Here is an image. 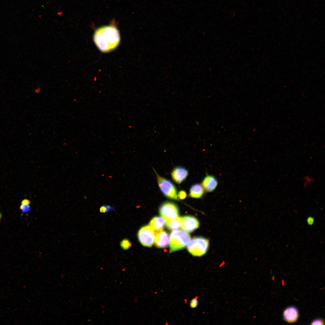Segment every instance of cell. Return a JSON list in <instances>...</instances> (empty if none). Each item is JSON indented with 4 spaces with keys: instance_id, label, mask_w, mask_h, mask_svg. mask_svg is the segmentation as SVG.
<instances>
[{
    "instance_id": "cell-1",
    "label": "cell",
    "mask_w": 325,
    "mask_h": 325,
    "mask_svg": "<svg viewBox=\"0 0 325 325\" xmlns=\"http://www.w3.org/2000/svg\"><path fill=\"white\" fill-rule=\"evenodd\" d=\"M94 41L99 49L103 52H107L115 48L120 40L119 32L114 26H105L95 31Z\"/></svg>"
},
{
    "instance_id": "cell-2",
    "label": "cell",
    "mask_w": 325,
    "mask_h": 325,
    "mask_svg": "<svg viewBox=\"0 0 325 325\" xmlns=\"http://www.w3.org/2000/svg\"><path fill=\"white\" fill-rule=\"evenodd\" d=\"M190 240V235L184 231L180 230H174L169 237L170 253L184 248Z\"/></svg>"
},
{
    "instance_id": "cell-3",
    "label": "cell",
    "mask_w": 325,
    "mask_h": 325,
    "mask_svg": "<svg viewBox=\"0 0 325 325\" xmlns=\"http://www.w3.org/2000/svg\"><path fill=\"white\" fill-rule=\"evenodd\" d=\"M187 249L193 255L200 257L207 252L209 245V240L202 237H194L188 243Z\"/></svg>"
},
{
    "instance_id": "cell-4",
    "label": "cell",
    "mask_w": 325,
    "mask_h": 325,
    "mask_svg": "<svg viewBox=\"0 0 325 325\" xmlns=\"http://www.w3.org/2000/svg\"><path fill=\"white\" fill-rule=\"evenodd\" d=\"M157 183L159 189L166 197L171 199L178 200L177 190L175 185L169 180L159 175L155 170Z\"/></svg>"
},
{
    "instance_id": "cell-5",
    "label": "cell",
    "mask_w": 325,
    "mask_h": 325,
    "mask_svg": "<svg viewBox=\"0 0 325 325\" xmlns=\"http://www.w3.org/2000/svg\"><path fill=\"white\" fill-rule=\"evenodd\" d=\"M159 213L166 221L173 219L178 216L179 209L178 206L175 203L166 201L160 206Z\"/></svg>"
},
{
    "instance_id": "cell-6",
    "label": "cell",
    "mask_w": 325,
    "mask_h": 325,
    "mask_svg": "<svg viewBox=\"0 0 325 325\" xmlns=\"http://www.w3.org/2000/svg\"><path fill=\"white\" fill-rule=\"evenodd\" d=\"M138 238L141 244L144 246L151 247L155 239V233L149 225L141 227L138 234Z\"/></svg>"
},
{
    "instance_id": "cell-7",
    "label": "cell",
    "mask_w": 325,
    "mask_h": 325,
    "mask_svg": "<svg viewBox=\"0 0 325 325\" xmlns=\"http://www.w3.org/2000/svg\"><path fill=\"white\" fill-rule=\"evenodd\" d=\"M181 228L187 232H191L197 229L199 222L195 217L190 215L181 217Z\"/></svg>"
},
{
    "instance_id": "cell-8",
    "label": "cell",
    "mask_w": 325,
    "mask_h": 325,
    "mask_svg": "<svg viewBox=\"0 0 325 325\" xmlns=\"http://www.w3.org/2000/svg\"><path fill=\"white\" fill-rule=\"evenodd\" d=\"M188 174L187 169L182 166H177L174 168L171 172L172 180L176 183L180 184L187 178Z\"/></svg>"
},
{
    "instance_id": "cell-9",
    "label": "cell",
    "mask_w": 325,
    "mask_h": 325,
    "mask_svg": "<svg viewBox=\"0 0 325 325\" xmlns=\"http://www.w3.org/2000/svg\"><path fill=\"white\" fill-rule=\"evenodd\" d=\"M218 184V180L215 176L207 174L203 179L201 184L205 191L210 193L215 189Z\"/></svg>"
},
{
    "instance_id": "cell-10",
    "label": "cell",
    "mask_w": 325,
    "mask_h": 325,
    "mask_svg": "<svg viewBox=\"0 0 325 325\" xmlns=\"http://www.w3.org/2000/svg\"><path fill=\"white\" fill-rule=\"evenodd\" d=\"M158 248H164L168 246L169 243V236L166 231H161L155 233L154 242Z\"/></svg>"
},
{
    "instance_id": "cell-11",
    "label": "cell",
    "mask_w": 325,
    "mask_h": 325,
    "mask_svg": "<svg viewBox=\"0 0 325 325\" xmlns=\"http://www.w3.org/2000/svg\"><path fill=\"white\" fill-rule=\"evenodd\" d=\"M284 320L289 323L295 322L298 319L299 314L297 309L293 307H290L286 308L283 313Z\"/></svg>"
},
{
    "instance_id": "cell-12",
    "label": "cell",
    "mask_w": 325,
    "mask_h": 325,
    "mask_svg": "<svg viewBox=\"0 0 325 325\" xmlns=\"http://www.w3.org/2000/svg\"><path fill=\"white\" fill-rule=\"evenodd\" d=\"M149 225L155 233L163 230L166 225V221L162 217L156 216L152 218Z\"/></svg>"
},
{
    "instance_id": "cell-13",
    "label": "cell",
    "mask_w": 325,
    "mask_h": 325,
    "mask_svg": "<svg viewBox=\"0 0 325 325\" xmlns=\"http://www.w3.org/2000/svg\"><path fill=\"white\" fill-rule=\"evenodd\" d=\"M205 190L201 184L196 183L193 184L190 187L189 192V196L191 198H200L204 195Z\"/></svg>"
},
{
    "instance_id": "cell-14",
    "label": "cell",
    "mask_w": 325,
    "mask_h": 325,
    "mask_svg": "<svg viewBox=\"0 0 325 325\" xmlns=\"http://www.w3.org/2000/svg\"><path fill=\"white\" fill-rule=\"evenodd\" d=\"M166 222L167 228L170 230H177L181 227V217L178 216L173 219Z\"/></svg>"
},
{
    "instance_id": "cell-15",
    "label": "cell",
    "mask_w": 325,
    "mask_h": 325,
    "mask_svg": "<svg viewBox=\"0 0 325 325\" xmlns=\"http://www.w3.org/2000/svg\"><path fill=\"white\" fill-rule=\"evenodd\" d=\"M30 201L27 199H24L22 201L20 208L21 210L22 213H25L30 211Z\"/></svg>"
},
{
    "instance_id": "cell-16",
    "label": "cell",
    "mask_w": 325,
    "mask_h": 325,
    "mask_svg": "<svg viewBox=\"0 0 325 325\" xmlns=\"http://www.w3.org/2000/svg\"><path fill=\"white\" fill-rule=\"evenodd\" d=\"M131 246L130 241L127 239L123 240L120 243L121 247L124 249L126 250L129 248Z\"/></svg>"
},
{
    "instance_id": "cell-17",
    "label": "cell",
    "mask_w": 325,
    "mask_h": 325,
    "mask_svg": "<svg viewBox=\"0 0 325 325\" xmlns=\"http://www.w3.org/2000/svg\"><path fill=\"white\" fill-rule=\"evenodd\" d=\"M114 209V207L113 206L108 205H104L100 207V211L101 212L104 213L111 211Z\"/></svg>"
},
{
    "instance_id": "cell-18",
    "label": "cell",
    "mask_w": 325,
    "mask_h": 325,
    "mask_svg": "<svg viewBox=\"0 0 325 325\" xmlns=\"http://www.w3.org/2000/svg\"><path fill=\"white\" fill-rule=\"evenodd\" d=\"M199 303V301L197 297H196L192 299L190 302V306L192 308H196Z\"/></svg>"
},
{
    "instance_id": "cell-19",
    "label": "cell",
    "mask_w": 325,
    "mask_h": 325,
    "mask_svg": "<svg viewBox=\"0 0 325 325\" xmlns=\"http://www.w3.org/2000/svg\"><path fill=\"white\" fill-rule=\"evenodd\" d=\"M187 196L186 192L184 190H180L178 192V197L181 200H183L185 199Z\"/></svg>"
},
{
    "instance_id": "cell-20",
    "label": "cell",
    "mask_w": 325,
    "mask_h": 325,
    "mask_svg": "<svg viewBox=\"0 0 325 325\" xmlns=\"http://www.w3.org/2000/svg\"><path fill=\"white\" fill-rule=\"evenodd\" d=\"M323 321L320 319H317L314 320L312 323L311 324H319L322 325L324 324Z\"/></svg>"
},
{
    "instance_id": "cell-21",
    "label": "cell",
    "mask_w": 325,
    "mask_h": 325,
    "mask_svg": "<svg viewBox=\"0 0 325 325\" xmlns=\"http://www.w3.org/2000/svg\"><path fill=\"white\" fill-rule=\"evenodd\" d=\"M314 221V218L311 217L308 218L307 220V222L308 224L310 225L312 224L313 223Z\"/></svg>"
},
{
    "instance_id": "cell-22",
    "label": "cell",
    "mask_w": 325,
    "mask_h": 325,
    "mask_svg": "<svg viewBox=\"0 0 325 325\" xmlns=\"http://www.w3.org/2000/svg\"><path fill=\"white\" fill-rule=\"evenodd\" d=\"M1 217H2V215H1V213L0 212V219L1 218Z\"/></svg>"
}]
</instances>
